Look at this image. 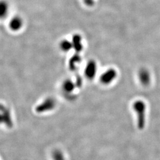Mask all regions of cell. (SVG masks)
Here are the masks:
<instances>
[{"instance_id": "52a82bcc", "label": "cell", "mask_w": 160, "mask_h": 160, "mask_svg": "<svg viewBox=\"0 0 160 160\" xmlns=\"http://www.w3.org/2000/svg\"><path fill=\"white\" fill-rule=\"evenodd\" d=\"M72 47V45L67 41H63L61 43V48L63 49V51H68L70 50V49Z\"/></svg>"}, {"instance_id": "7a4b0ae2", "label": "cell", "mask_w": 160, "mask_h": 160, "mask_svg": "<svg viewBox=\"0 0 160 160\" xmlns=\"http://www.w3.org/2000/svg\"><path fill=\"white\" fill-rule=\"evenodd\" d=\"M116 71L113 69H110L106 71V72L101 75L100 81L104 84H109L116 78Z\"/></svg>"}, {"instance_id": "ba28073f", "label": "cell", "mask_w": 160, "mask_h": 160, "mask_svg": "<svg viewBox=\"0 0 160 160\" xmlns=\"http://www.w3.org/2000/svg\"><path fill=\"white\" fill-rule=\"evenodd\" d=\"M21 21L19 19H15L14 21H12L11 23L12 28L14 29H18L21 26Z\"/></svg>"}, {"instance_id": "6da1fadb", "label": "cell", "mask_w": 160, "mask_h": 160, "mask_svg": "<svg viewBox=\"0 0 160 160\" xmlns=\"http://www.w3.org/2000/svg\"><path fill=\"white\" fill-rule=\"evenodd\" d=\"M133 109L137 113L138 128L143 129L146 123V104L142 100H137L133 103Z\"/></svg>"}, {"instance_id": "277c9868", "label": "cell", "mask_w": 160, "mask_h": 160, "mask_svg": "<svg viewBox=\"0 0 160 160\" xmlns=\"http://www.w3.org/2000/svg\"><path fill=\"white\" fill-rule=\"evenodd\" d=\"M55 102L53 99H47L46 101H45L38 108V110L40 112H44V111H48L51 109H53L55 106Z\"/></svg>"}, {"instance_id": "3957f363", "label": "cell", "mask_w": 160, "mask_h": 160, "mask_svg": "<svg viewBox=\"0 0 160 160\" xmlns=\"http://www.w3.org/2000/svg\"><path fill=\"white\" fill-rule=\"evenodd\" d=\"M139 78L143 86H148L151 82V75L146 69H141L139 72Z\"/></svg>"}, {"instance_id": "9c48e42d", "label": "cell", "mask_w": 160, "mask_h": 160, "mask_svg": "<svg viewBox=\"0 0 160 160\" xmlns=\"http://www.w3.org/2000/svg\"><path fill=\"white\" fill-rule=\"evenodd\" d=\"M7 6L5 4H0V17H3L7 12Z\"/></svg>"}, {"instance_id": "5b68a950", "label": "cell", "mask_w": 160, "mask_h": 160, "mask_svg": "<svg viewBox=\"0 0 160 160\" xmlns=\"http://www.w3.org/2000/svg\"><path fill=\"white\" fill-rule=\"evenodd\" d=\"M96 69L97 67L95 62H94L93 61H91L90 62H89L86 67V76L89 78H93L96 72Z\"/></svg>"}, {"instance_id": "8992f818", "label": "cell", "mask_w": 160, "mask_h": 160, "mask_svg": "<svg viewBox=\"0 0 160 160\" xmlns=\"http://www.w3.org/2000/svg\"><path fill=\"white\" fill-rule=\"evenodd\" d=\"M73 44L72 46H74L75 50L77 51H80L82 49V45L81 43V39L79 36H75L73 38Z\"/></svg>"}]
</instances>
